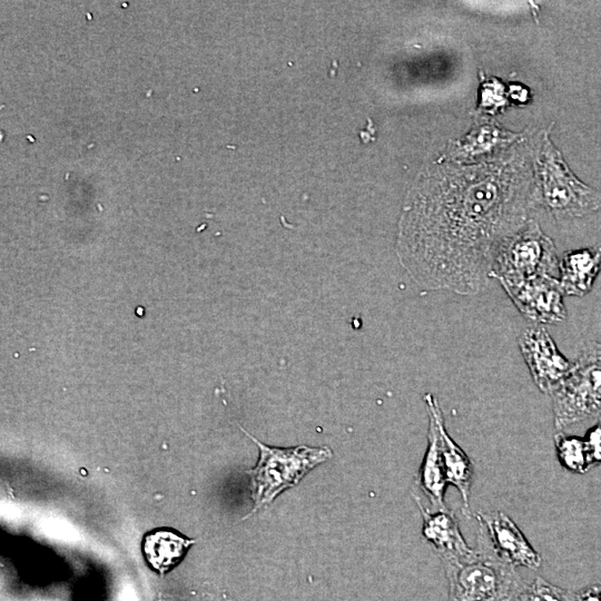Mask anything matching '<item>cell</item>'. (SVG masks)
<instances>
[{"instance_id":"obj_1","label":"cell","mask_w":601,"mask_h":601,"mask_svg":"<svg viewBox=\"0 0 601 601\" xmlns=\"http://www.w3.org/2000/svg\"><path fill=\"white\" fill-rule=\"evenodd\" d=\"M531 131L505 152L476 164L439 157L408 191L398 220L396 254L423 289L461 296L489 283L493 253L540 205Z\"/></svg>"},{"instance_id":"obj_2","label":"cell","mask_w":601,"mask_h":601,"mask_svg":"<svg viewBox=\"0 0 601 601\" xmlns=\"http://www.w3.org/2000/svg\"><path fill=\"white\" fill-rule=\"evenodd\" d=\"M443 562L450 601H512L524 585L515 568L493 552L480 524L474 553L463 560Z\"/></svg>"},{"instance_id":"obj_3","label":"cell","mask_w":601,"mask_h":601,"mask_svg":"<svg viewBox=\"0 0 601 601\" xmlns=\"http://www.w3.org/2000/svg\"><path fill=\"white\" fill-rule=\"evenodd\" d=\"M540 205L556 219L591 215L601 208V191L580 180L552 142L549 130L541 135L534 156Z\"/></svg>"},{"instance_id":"obj_4","label":"cell","mask_w":601,"mask_h":601,"mask_svg":"<svg viewBox=\"0 0 601 601\" xmlns=\"http://www.w3.org/2000/svg\"><path fill=\"white\" fill-rule=\"evenodd\" d=\"M556 248L540 227L530 218L516 231L496 246L490 266V278L502 287L521 283L538 276L559 278Z\"/></svg>"},{"instance_id":"obj_5","label":"cell","mask_w":601,"mask_h":601,"mask_svg":"<svg viewBox=\"0 0 601 601\" xmlns=\"http://www.w3.org/2000/svg\"><path fill=\"white\" fill-rule=\"evenodd\" d=\"M243 431L259 450L256 466L247 471L254 501L249 515L272 503L286 489L296 485L312 469L333 454L327 446H268Z\"/></svg>"},{"instance_id":"obj_6","label":"cell","mask_w":601,"mask_h":601,"mask_svg":"<svg viewBox=\"0 0 601 601\" xmlns=\"http://www.w3.org/2000/svg\"><path fill=\"white\" fill-rule=\"evenodd\" d=\"M558 431L601 414V343H589L550 393Z\"/></svg>"},{"instance_id":"obj_7","label":"cell","mask_w":601,"mask_h":601,"mask_svg":"<svg viewBox=\"0 0 601 601\" xmlns=\"http://www.w3.org/2000/svg\"><path fill=\"white\" fill-rule=\"evenodd\" d=\"M518 346L533 383L542 393L550 394L569 374L572 364L543 325L524 328L518 337Z\"/></svg>"},{"instance_id":"obj_8","label":"cell","mask_w":601,"mask_h":601,"mask_svg":"<svg viewBox=\"0 0 601 601\" xmlns=\"http://www.w3.org/2000/svg\"><path fill=\"white\" fill-rule=\"evenodd\" d=\"M502 288L522 316L533 324L544 326L566 318L564 294L556 277L538 276Z\"/></svg>"},{"instance_id":"obj_9","label":"cell","mask_w":601,"mask_h":601,"mask_svg":"<svg viewBox=\"0 0 601 601\" xmlns=\"http://www.w3.org/2000/svg\"><path fill=\"white\" fill-rule=\"evenodd\" d=\"M526 131L514 132L494 120L483 119L457 140L450 141L440 156L459 164H476L492 159L524 138Z\"/></svg>"},{"instance_id":"obj_10","label":"cell","mask_w":601,"mask_h":601,"mask_svg":"<svg viewBox=\"0 0 601 601\" xmlns=\"http://www.w3.org/2000/svg\"><path fill=\"white\" fill-rule=\"evenodd\" d=\"M476 520L501 560L514 568L536 570L541 566V555L508 514L502 511H480Z\"/></svg>"},{"instance_id":"obj_11","label":"cell","mask_w":601,"mask_h":601,"mask_svg":"<svg viewBox=\"0 0 601 601\" xmlns=\"http://www.w3.org/2000/svg\"><path fill=\"white\" fill-rule=\"evenodd\" d=\"M424 401L427 412L434 416L437 424L447 484L453 485L459 491L462 500V512L469 518L471 515L470 495L474 474L473 463L463 449L449 434L436 397L431 393H426Z\"/></svg>"},{"instance_id":"obj_12","label":"cell","mask_w":601,"mask_h":601,"mask_svg":"<svg viewBox=\"0 0 601 601\" xmlns=\"http://www.w3.org/2000/svg\"><path fill=\"white\" fill-rule=\"evenodd\" d=\"M423 534L443 561L463 560L474 553L462 535L459 521L447 508L430 511L423 509Z\"/></svg>"},{"instance_id":"obj_13","label":"cell","mask_w":601,"mask_h":601,"mask_svg":"<svg viewBox=\"0 0 601 601\" xmlns=\"http://www.w3.org/2000/svg\"><path fill=\"white\" fill-rule=\"evenodd\" d=\"M601 268V244L565 252L559 263V282L564 295L584 296Z\"/></svg>"},{"instance_id":"obj_14","label":"cell","mask_w":601,"mask_h":601,"mask_svg":"<svg viewBox=\"0 0 601 601\" xmlns=\"http://www.w3.org/2000/svg\"><path fill=\"white\" fill-rule=\"evenodd\" d=\"M428 414L427 449L420 467L417 486L433 510L445 509L444 494L447 485L442 460L439 428L434 416Z\"/></svg>"},{"instance_id":"obj_15","label":"cell","mask_w":601,"mask_h":601,"mask_svg":"<svg viewBox=\"0 0 601 601\" xmlns=\"http://www.w3.org/2000/svg\"><path fill=\"white\" fill-rule=\"evenodd\" d=\"M194 542L178 532L161 529L146 534L142 550L150 566L164 574L181 561Z\"/></svg>"},{"instance_id":"obj_16","label":"cell","mask_w":601,"mask_h":601,"mask_svg":"<svg viewBox=\"0 0 601 601\" xmlns=\"http://www.w3.org/2000/svg\"><path fill=\"white\" fill-rule=\"evenodd\" d=\"M553 442L558 460L568 471L584 473L593 465L583 439L558 432Z\"/></svg>"},{"instance_id":"obj_17","label":"cell","mask_w":601,"mask_h":601,"mask_svg":"<svg viewBox=\"0 0 601 601\" xmlns=\"http://www.w3.org/2000/svg\"><path fill=\"white\" fill-rule=\"evenodd\" d=\"M512 601H574V595L541 577L525 584L514 595Z\"/></svg>"},{"instance_id":"obj_18","label":"cell","mask_w":601,"mask_h":601,"mask_svg":"<svg viewBox=\"0 0 601 601\" xmlns=\"http://www.w3.org/2000/svg\"><path fill=\"white\" fill-rule=\"evenodd\" d=\"M509 102L506 87L495 78H482L477 112L494 115Z\"/></svg>"},{"instance_id":"obj_19","label":"cell","mask_w":601,"mask_h":601,"mask_svg":"<svg viewBox=\"0 0 601 601\" xmlns=\"http://www.w3.org/2000/svg\"><path fill=\"white\" fill-rule=\"evenodd\" d=\"M583 440L592 464L601 463V420L587 432Z\"/></svg>"},{"instance_id":"obj_20","label":"cell","mask_w":601,"mask_h":601,"mask_svg":"<svg viewBox=\"0 0 601 601\" xmlns=\"http://www.w3.org/2000/svg\"><path fill=\"white\" fill-rule=\"evenodd\" d=\"M508 98L513 104L524 105V104H528V101L530 100V92L524 86L520 83H516V85L512 83L509 86V89H508Z\"/></svg>"},{"instance_id":"obj_21","label":"cell","mask_w":601,"mask_h":601,"mask_svg":"<svg viewBox=\"0 0 601 601\" xmlns=\"http://www.w3.org/2000/svg\"><path fill=\"white\" fill-rule=\"evenodd\" d=\"M574 601H601V582L591 584L581 590Z\"/></svg>"}]
</instances>
